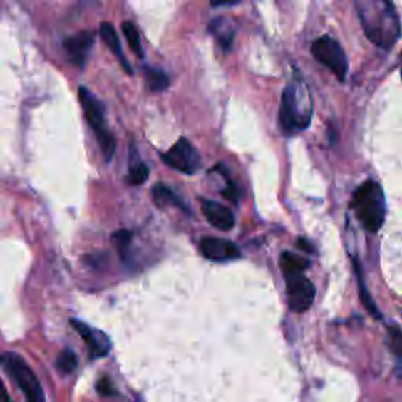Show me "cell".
Segmentation results:
<instances>
[{
	"mask_svg": "<svg viewBox=\"0 0 402 402\" xmlns=\"http://www.w3.org/2000/svg\"><path fill=\"white\" fill-rule=\"evenodd\" d=\"M361 27L378 48L391 49L398 41L401 22L391 0H354Z\"/></svg>",
	"mask_w": 402,
	"mask_h": 402,
	"instance_id": "1",
	"label": "cell"
},
{
	"mask_svg": "<svg viewBox=\"0 0 402 402\" xmlns=\"http://www.w3.org/2000/svg\"><path fill=\"white\" fill-rule=\"evenodd\" d=\"M313 115L311 96L304 81H294L284 88L278 112V120L284 134H294L296 130L308 128Z\"/></svg>",
	"mask_w": 402,
	"mask_h": 402,
	"instance_id": "2",
	"label": "cell"
},
{
	"mask_svg": "<svg viewBox=\"0 0 402 402\" xmlns=\"http://www.w3.org/2000/svg\"><path fill=\"white\" fill-rule=\"evenodd\" d=\"M351 206L363 228L371 233H377L382 228L385 220V197L382 187L376 181L363 182L355 190Z\"/></svg>",
	"mask_w": 402,
	"mask_h": 402,
	"instance_id": "3",
	"label": "cell"
},
{
	"mask_svg": "<svg viewBox=\"0 0 402 402\" xmlns=\"http://www.w3.org/2000/svg\"><path fill=\"white\" fill-rule=\"evenodd\" d=\"M79 100H81L85 118H87V123L96 135V140L100 146V151H103L104 158L107 160H110L115 154V150H117V140H115V137L109 133V129L105 128L104 104L100 103V100L93 95L87 87L79 88Z\"/></svg>",
	"mask_w": 402,
	"mask_h": 402,
	"instance_id": "4",
	"label": "cell"
},
{
	"mask_svg": "<svg viewBox=\"0 0 402 402\" xmlns=\"http://www.w3.org/2000/svg\"><path fill=\"white\" fill-rule=\"evenodd\" d=\"M0 365L10 374L13 382L19 386L27 402H46L44 390L38 381L34 369L27 365V361L21 355L14 352L0 354Z\"/></svg>",
	"mask_w": 402,
	"mask_h": 402,
	"instance_id": "5",
	"label": "cell"
},
{
	"mask_svg": "<svg viewBox=\"0 0 402 402\" xmlns=\"http://www.w3.org/2000/svg\"><path fill=\"white\" fill-rule=\"evenodd\" d=\"M311 53L319 63L327 66L330 71L336 76V79H346L349 65H347V58L343 48L334 38L327 35L318 38L311 46Z\"/></svg>",
	"mask_w": 402,
	"mask_h": 402,
	"instance_id": "6",
	"label": "cell"
},
{
	"mask_svg": "<svg viewBox=\"0 0 402 402\" xmlns=\"http://www.w3.org/2000/svg\"><path fill=\"white\" fill-rule=\"evenodd\" d=\"M162 159H164L167 165L185 175L197 173L201 165V158L198 151L193 148V145L184 137L180 138L167 153L162 154Z\"/></svg>",
	"mask_w": 402,
	"mask_h": 402,
	"instance_id": "7",
	"label": "cell"
},
{
	"mask_svg": "<svg viewBox=\"0 0 402 402\" xmlns=\"http://www.w3.org/2000/svg\"><path fill=\"white\" fill-rule=\"evenodd\" d=\"M286 289H288V304L294 313L310 310L316 297V289L304 274L286 278Z\"/></svg>",
	"mask_w": 402,
	"mask_h": 402,
	"instance_id": "8",
	"label": "cell"
},
{
	"mask_svg": "<svg viewBox=\"0 0 402 402\" xmlns=\"http://www.w3.org/2000/svg\"><path fill=\"white\" fill-rule=\"evenodd\" d=\"M71 326L77 334L81 335L85 344H87V349H88L91 360H98V359H103L109 355L112 349V343H110V338L107 336L104 331H100L95 327H90L88 324H85L79 319H71Z\"/></svg>",
	"mask_w": 402,
	"mask_h": 402,
	"instance_id": "9",
	"label": "cell"
},
{
	"mask_svg": "<svg viewBox=\"0 0 402 402\" xmlns=\"http://www.w3.org/2000/svg\"><path fill=\"white\" fill-rule=\"evenodd\" d=\"M200 252L206 259L215 261V262L233 261L241 257V250H239V247L234 242L227 241V239H220V237L201 239Z\"/></svg>",
	"mask_w": 402,
	"mask_h": 402,
	"instance_id": "10",
	"label": "cell"
},
{
	"mask_svg": "<svg viewBox=\"0 0 402 402\" xmlns=\"http://www.w3.org/2000/svg\"><path fill=\"white\" fill-rule=\"evenodd\" d=\"M95 44V34L93 32H81L66 38L63 41V49L66 52L68 60L77 68H83L87 61L88 53Z\"/></svg>",
	"mask_w": 402,
	"mask_h": 402,
	"instance_id": "11",
	"label": "cell"
},
{
	"mask_svg": "<svg viewBox=\"0 0 402 402\" xmlns=\"http://www.w3.org/2000/svg\"><path fill=\"white\" fill-rule=\"evenodd\" d=\"M201 211H203L206 220L210 222L214 228L220 231L233 230L236 220L234 214L231 212L230 207L217 203V201L201 200Z\"/></svg>",
	"mask_w": 402,
	"mask_h": 402,
	"instance_id": "12",
	"label": "cell"
},
{
	"mask_svg": "<svg viewBox=\"0 0 402 402\" xmlns=\"http://www.w3.org/2000/svg\"><path fill=\"white\" fill-rule=\"evenodd\" d=\"M99 34H100V38L104 40V43L107 44V48H109L113 52V56L121 61L123 68H125L128 73H133L130 65L128 63V60L125 58V53H123L120 36H118L117 30H115V27L110 24V22H103V24H100V27H99Z\"/></svg>",
	"mask_w": 402,
	"mask_h": 402,
	"instance_id": "13",
	"label": "cell"
},
{
	"mask_svg": "<svg viewBox=\"0 0 402 402\" xmlns=\"http://www.w3.org/2000/svg\"><path fill=\"white\" fill-rule=\"evenodd\" d=\"M210 32L217 38L223 49H230L234 40V27L227 18H215L210 24Z\"/></svg>",
	"mask_w": 402,
	"mask_h": 402,
	"instance_id": "14",
	"label": "cell"
},
{
	"mask_svg": "<svg viewBox=\"0 0 402 402\" xmlns=\"http://www.w3.org/2000/svg\"><path fill=\"white\" fill-rule=\"evenodd\" d=\"M280 266L284 278H288V277L304 274L308 266H310V261L299 257V254L284 252L280 258Z\"/></svg>",
	"mask_w": 402,
	"mask_h": 402,
	"instance_id": "15",
	"label": "cell"
},
{
	"mask_svg": "<svg viewBox=\"0 0 402 402\" xmlns=\"http://www.w3.org/2000/svg\"><path fill=\"white\" fill-rule=\"evenodd\" d=\"M153 200H154V203L159 205V206L170 205V206L180 207V210H182L184 212H189L187 205H185L184 201L180 197H177L172 189L165 187L164 184H158L156 187L153 189Z\"/></svg>",
	"mask_w": 402,
	"mask_h": 402,
	"instance_id": "16",
	"label": "cell"
},
{
	"mask_svg": "<svg viewBox=\"0 0 402 402\" xmlns=\"http://www.w3.org/2000/svg\"><path fill=\"white\" fill-rule=\"evenodd\" d=\"M150 177V168L148 165L138 159L135 148L130 150V162H129V173H128V182L134 185H140Z\"/></svg>",
	"mask_w": 402,
	"mask_h": 402,
	"instance_id": "17",
	"label": "cell"
},
{
	"mask_svg": "<svg viewBox=\"0 0 402 402\" xmlns=\"http://www.w3.org/2000/svg\"><path fill=\"white\" fill-rule=\"evenodd\" d=\"M143 74L146 77V85H148V88L151 91H164L168 88V85H170L168 76L162 71V69L145 66Z\"/></svg>",
	"mask_w": 402,
	"mask_h": 402,
	"instance_id": "18",
	"label": "cell"
},
{
	"mask_svg": "<svg viewBox=\"0 0 402 402\" xmlns=\"http://www.w3.org/2000/svg\"><path fill=\"white\" fill-rule=\"evenodd\" d=\"M123 34H125L128 44L130 46V49L135 53L138 58L143 57V49L140 44V35H138L137 27L133 24V22H123Z\"/></svg>",
	"mask_w": 402,
	"mask_h": 402,
	"instance_id": "19",
	"label": "cell"
},
{
	"mask_svg": "<svg viewBox=\"0 0 402 402\" xmlns=\"http://www.w3.org/2000/svg\"><path fill=\"white\" fill-rule=\"evenodd\" d=\"M56 368L60 371L61 374H71L73 371L77 368V357L73 351L65 349L61 351L56 361Z\"/></svg>",
	"mask_w": 402,
	"mask_h": 402,
	"instance_id": "20",
	"label": "cell"
},
{
	"mask_svg": "<svg viewBox=\"0 0 402 402\" xmlns=\"http://www.w3.org/2000/svg\"><path fill=\"white\" fill-rule=\"evenodd\" d=\"M112 241H113L115 247H117L118 253L121 254V258L125 259L126 252H128L129 245H130V241H133V233H130V231H128V230H120L112 236Z\"/></svg>",
	"mask_w": 402,
	"mask_h": 402,
	"instance_id": "21",
	"label": "cell"
},
{
	"mask_svg": "<svg viewBox=\"0 0 402 402\" xmlns=\"http://www.w3.org/2000/svg\"><path fill=\"white\" fill-rule=\"evenodd\" d=\"M355 269H357V275H359V286H360V296L363 300V305L366 306V310L373 313V316H377V318H381V313L376 308V305L373 304V300L368 296V291H366V286L363 284V278H361V272H360V267L357 262H355Z\"/></svg>",
	"mask_w": 402,
	"mask_h": 402,
	"instance_id": "22",
	"label": "cell"
},
{
	"mask_svg": "<svg viewBox=\"0 0 402 402\" xmlns=\"http://www.w3.org/2000/svg\"><path fill=\"white\" fill-rule=\"evenodd\" d=\"M222 173H223V176H225V180H227V187L223 189V192H222L223 197H225L230 201H233V203H237L239 198H241V190H239V187H237L234 181L230 180L225 172H222Z\"/></svg>",
	"mask_w": 402,
	"mask_h": 402,
	"instance_id": "23",
	"label": "cell"
},
{
	"mask_svg": "<svg viewBox=\"0 0 402 402\" xmlns=\"http://www.w3.org/2000/svg\"><path fill=\"white\" fill-rule=\"evenodd\" d=\"M390 347L391 351L402 357V331L398 327H390Z\"/></svg>",
	"mask_w": 402,
	"mask_h": 402,
	"instance_id": "24",
	"label": "cell"
},
{
	"mask_svg": "<svg viewBox=\"0 0 402 402\" xmlns=\"http://www.w3.org/2000/svg\"><path fill=\"white\" fill-rule=\"evenodd\" d=\"M96 388H98V393L103 394V396H105V398L117 396V390H115V385L109 377L99 378L98 383H96Z\"/></svg>",
	"mask_w": 402,
	"mask_h": 402,
	"instance_id": "25",
	"label": "cell"
},
{
	"mask_svg": "<svg viewBox=\"0 0 402 402\" xmlns=\"http://www.w3.org/2000/svg\"><path fill=\"white\" fill-rule=\"evenodd\" d=\"M0 402H13L10 393L6 390V386L2 381V377H0Z\"/></svg>",
	"mask_w": 402,
	"mask_h": 402,
	"instance_id": "26",
	"label": "cell"
},
{
	"mask_svg": "<svg viewBox=\"0 0 402 402\" xmlns=\"http://www.w3.org/2000/svg\"><path fill=\"white\" fill-rule=\"evenodd\" d=\"M212 6H225V5H236L241 0H210Z\"/></svg>",
	"mask_w": 402,
	"mask_h": 402,
	"instance_id": "27",
	"label": "cell"
},
{
	"mask_svg": "<svg viewBox=\"0 0 402 402\" xmlns=\"http://www.w3.org/2000/svg\"><path fill=\"white\" fill-rule=\"evenodd\" d=\"M297 244H299V247H300L302 250H305V252H308V253H313V252H314L311 244L308 242V241H305V239H299Z\"/></svg>",
	"mask_w": 402,
	"mask_h": 402,
	"instance_id": "28",
	"label": "cell"
},
{
	"mask_svg": "<svg viewBox=\"0 0 402 402\" xmlns=\"http://www.w3.org/2000/svg\"><path fill=\"white\" fill-rule=\"evenodd\" d=\"M401 77H402V69H401Z\"/></svg>",
	"mask_w": 402,
	"mask_h": 402,
	"instance_id": "29",
	"label": "cell"
}]
</instances>
